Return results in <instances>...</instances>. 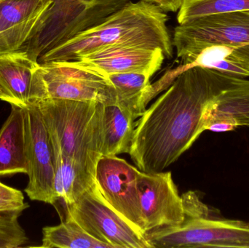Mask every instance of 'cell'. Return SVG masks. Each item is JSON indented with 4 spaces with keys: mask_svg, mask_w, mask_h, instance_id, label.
<instances>
[{
    "mask_svg": "<svg viewBox=\"0 0 249 248\" xmlns=\"http://www.w3.org/2000/svg\"><path fill=\"white\" fill-rule=\"evenodd\" d=\"M10 52L8 48L6 46L5 44L3 42L2 39L0 37V55L1 54L7 53V52Z\"/></svg>",
    "mask_w": 249,
    "mask_h": 248,
    "instance_id": "obj_24",
    "label": "cell"
},
{
    "mask_svg": "<svg viewBox=\"0 0 249 248\" xmlns=\"http://www.w3.org/2000/svg\"><path fill=\"white\" fill-rule=\"evenodd\" d=\"M133 115L118 104L105 105L103 156L130 151L136 123Z\"/></svg>",
    "mask_w": 249,
    "mask_h": 248,
    "instance_id": "obj_18",
    "label": "cell"
},
{
    "mask_svg": "<svg viewBox=\"0 0 249 248\" xmlns=\"http://www.w3.org/2000/svg\"><path fill=\"white\" fill-rule=\"evenodd\" d=\"M139 172L118 156H102L96 165L95 182L105 202L145 234L138 189Z\"/></svg>",
    "mask_w": 249,
    "mask_h": 248,
    "instance_id": "obj_10",
    "label": "cell"
},
{
    "mask_svg": "<svg viewBox=\"0 0 249 248\" xmlns=\"http://www.w3.org/2000/svg\"><path fill=\"white\" fill-rule=\"evenodd\" d=\"M24 109L11 105L0 130V176L27 174Z\"/></svg>",
    "mask_w": 249,
    "mask_h": 248,
    "instance_id": "obj_16",
    "label": "cell"
},
{
    "mask_svg": "<svg viewBox=\"0 0 249 248\" xmlns=\"http://www.w3.org/2000/svg\"><path fill=\"white\" fill-rule=\"evenodd\" d=\"M40 112L53 149L95 177L103 156L105 104L46 99L31 102Z\"/></svg>",
    "mask_w": 249,
    "mask_h": 248,
    "instance_id": "obj_3",
    "label": "cell"
},
{
    "mask_svg": "<svg viewBox=\"0 0 249 248\" xmlns=\"http://www.w3.org/2000/svg\"><path fill=\"white\" fill-rule=\"evenodd\" d=\"M22 214L21 212L0 214V248H20L29 241L18 221Z\"/></svg>",
    "mask_w": 249,
    "mask_h": 248,
    "instance_id": "obj_21",
    "label": "cell"
},
{
    "mask_svg": "<svg viewBox=\"0 0 249 248\" xmlns=\"http://www.w3.org/2000/svg\"><path fill=\"white\" fill-rule=\"evenodd\" d=\"M145 236L152 248H249L248 223L206 215L186 216L181 225Z\"/></svg>",
    "mask_w": 249,
    "mask_h": 248,
    "instance_id": "obj_7",
    "label": "cell"
},
{
    "mask_svg": "<svg viewBox=\"0 0 249 248\" xmlns=\"http://www.w3.org/2000/svg\"><path fill=\"white\" fill-rule=\"evenodd\" d=\"M117 103L116 91L105 76L74 66L71 61L38 65L34 74L29 103L42 99Z\"/></svg>",
    "mask_w": 249,
    "mask_h": 248,
    "instance_id": "obj_6",
    "label": "cell"
},
{
    "mask_svg": "<svg viewBox=\"0 0 249 248\" xmlns=\"http://www.w3.org/2000/svg\"><path fill=\"white\" fill-rule=\"evenodd\" d=\"M39 63L23 51L0 55V100L27 107L35 70Z\"/></svg>",
    "mask_w": 249,
    "mask_h": 248,
    "instance_id": "obj_15",
    "label": "cell"
},
{
    "mask_svg": "<svg viewBox=\"0 0 249 248\" xmlns=\"http://www.w3.org/2000/svg\"><path fill=\"white\" fill-rule=\"evenodd\" d=\"M146 2L155 4L164 12L178 11L184 0H142Z\"/></svg>",
    "mask_w": 249,
    "mask_h": 248,
    "instance_id": "obj_23",
    "label": "cell"
},
{
    "mask_svg": "<svg viewBox=\"0 0 249 248\" xmlns=\"http://www.w3.org/2000/svg\"><path fill=\"white\" fill-rule=\"evenodd\" d=\"M138 189L144 232L181 225L186 218L182 198L171 172H139Z\"/></svg>",
    "mask_w": 249,
    "mask_h": 248,
    "instance_id": "obj_11",
    "label": "cell"
},
{
    "mask_svg": "<svg viewBox=\"0 0 249 248\" xmlns=\"http://www.w3.org/2000/svg\"><path fill=\"white\" fill-rule=\"evenodd\" d=\"M238 127L249 128V80L232 77L209 103L203 131L229 132Z\"/></svg>",
    "mask_w": 249,
    "mask_h": 248,
    "instance_id": "obj_13",
    "label": "cell"
},
{
    "mask_svg": "<svg viewBox=\"0 0 249 248\" xmlns=\"http://www.w3.org/2000/svg\"><path fill=\"white\" fill-rule=\"evenodd\" d=\"M232 78L200 67L177 76L136 123L128 154L138 169L163 171L187 151L204 132L205 114L211 100Z\"/></svg>",
    "mask_w": 249,
    "mask_h": 248,
    "instance_id": "obj_1",
    "label": "cell"
},
{
    "mask_svg": "<svg viewBox=\"0 0 249 248\" xmlns=\"http://www.w3.org/2000/svg\"><path fill=\"white\" fill-rule=\"evenodd\" d=\"M52 0H0V37L10 52L27 42Z\"/></svg>",
    "mask_w": 249,
    "mask_h": 248,
    "instance_id": "obj_14",
    "label": "cell"
},
{
    "mask_svg": "<svg viewBox=\"0 0 249 248\" xmlns=\"http://www.w3.org/2000/svg\"><path fill=\"white\" fill-rule=\"evenodd\" d=\"M29 208L20 190L0 182V214L21 212Z\"/></svg>",
    "mask_w": 249,
    "mask_h": 248,
    "instance_id": "obj_22",
    "label": "cell"
},
{
    "mask_svg": "<svg viewBox=\"0 0 249 248\" xmlns=\"http://www.w3.org/2000/svg\"><path fill=\"white\" fill-rule=\"evenodd\" d=\"M66 214L74 218L89 234L112 248H152L144 234L138 231L112 209L96 184L71 205Z\"/></svg>",
    "mask_w": 249,
    "mask_h": 248,
    "instance_id": "obj_8",
    "label": "cell"
},
{
    "mask_svg": "<svg viewBox=\"0 0 249 248\" xmlns=\"http://www.w3.org/2000/svg\"><path fill=\"white\" fill-rule=\"evenodd\" d=\"M116 91L117 103L135 119L140 118L151 100V76L145 73L127 72L105 76Z\"/></svg>",
    "mask_w": 249,
    "mask_h": 248,
    "instance_id": "obj_17",
    "label": "cell"
},
{
    "mask_svg": "<svg viewBox=\"0 0 249 248\" xmlns=\"http://www.w3.org/2000/svg\"><path fill=\"white\" fill-rule=\"evenodd\" d=\"M41 248H112L96 240L68 214L59 225L42 229Z\"/></svg>",
    "mask_w": 249,
    "mask_h": 248,
    "instance_id": "obj_19",
    "label": "cell"
},
{
    "mask_svg": "<svg viewBox=\"0 0 249 248\" xmlns=\"http://www.w3.org/2000/svg\"><path fill=\"white\" fill-rule=\"evenodd\" d=\"M166 22L167 15L155 4L130 1L97 26L41 55L38 63L76 61L96 50L121 45L160 48L171 58L174 45Z\"/></svg>",
    "mask_w": 249,
    "mask_h": 248,
    "instance_id": "obj_2",
    "label": "cell"
},
{
    "mask_svg": "<svg viewBox=\"0 0 249 248\" xmlns=\"http://www.w3.org/2000/svg\"><path fill=\"white\" fill-rule=\"evenodd\" d=\"M173 45L182 64L212 45L233 48L230 58L249 71V10L213 15L178 24Z\"/></svg>",
    "mask_w": 249,
    "mask_h": 248,
    "instance_id": "obj_5",
    "label": "cell"
},
{
    "mask_svg": "<svg viewBox=\"0 0 249 248\" xmlns=\"http://www.w3.org/2000/svg\"><path fill=\"white\" fill-rule=\"evenodd\" d=\"M25 141L29 182L25 189L31 200L55 205L53 152L48 129L37 106L24 108Z\"/></svg>",
    "mask_w": 249,
    "mask_h": 248,
    "instance_id": "obj_9",
    "label": "cell"
},
{
    "mask_svg": "<svg viewBox=\"0 0 249 248\" xmlns=\"http://www.w3.org/2000/svg\"><path fill=\"white\" fill-rule=\"evenodd\" d=\"M165 58L160 48L121 45L96 50L71 62L103 76L141 72L152 77L160 68Z\"/></svg>",
    "mask_w": 249,
    "mask_h": 248,
    "instance_id": "obj_12",
    "label": "cell"
},
{
    "mask_svg": "<svg viewBox=\"0 0 249 248\" xmlns=\"http://www.w3.org/2000/svg\"><path fill=\"white\" fill-rule=\"evenodd\" d=\"M249 10V0H184L177 15L178 24L213 15Z\"/></svg>",
    "mask_w": 249,
    "mask_h": 248,
    "instance_id": "obj_20",
    "label": "cell"
},
{
    "mask_svg": "<svg viewBox=\"0 0 249 248\" xmlns=\"http://www.w3.org/2000/svg\"><path fill=\"white\" fill-rule=\"evenodd\" d=\"M132 0H52L19 51L35 61L76 35L97 26Z\"/></svg>",
    "mask_w": 249,
    "mask_h": 248,
    "instance_id": "obj_4",
    "label": "cell"
}]
</instances>
